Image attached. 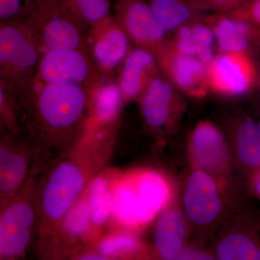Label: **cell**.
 Returning <instances> with one entry per match:
<instances>
[{
    "label": "cell",
    "mask_w": 260,
    "mask_h": 260,
    "mask_svg": "<svg viewBox=\"0 0 260 260\" xmlns=\"http://www.w3.org/2000/svg\"><path fill=\"white\" fill-rule=\"evenodd\" d=\"M112 138L110 131L88 126L81 138L41 179L37 194L41 246L50 244L63 219L102 167Z\"/></svg>",
    "instance_id": "cell-1"
},
{
    "label": "cell",
    "mask_w": 260,
    "mask_h": 260,
    "mask_svg": "<svg viewBox=\"0 0 260 260\" xmlns=\"http://www.w3.org/2000/svg\"><path fill=\"white\" fill-rule=\"evenodd\" d=\"M19 130L37 152L68 150L85 133L90 119L89 89L34 80L18 101Z\"/></svg>",
    "instance_id": "cell-2"
},
{
    "label": "cell",
    "mask_w": 260,
    "mask_h": 260,
    "mask_svg": "<svg viewBox=\"0 0 260 260\" xmlns=\"http://www.w3.org/2000/svg\"><path fill=\"white\" fill-rule=\"evenodd\" d=\"M42 51L24 22L0 26V79L18 101L31 88Z\"/></svg>",
    "instance_id": "cell-3"
},
{
    "label": "cell",
    "mask_w": 260,
    "mask_h": 260,
    "mask_svg": "<svg viewBox=\"0 0 260 260\" xmlns=\"http://www.w3.org/2000/svg\"><path fill=\"white\" fill-rule=\"evenodd\" d=\"M39 181L30 174L22 189L2 205L0 257L15 259L26 254L38 236L37 194Z\"/></svg>",
    "instance_id": "cell-4"
},
{
    "label": "cell",
    "mask_w": 260,
    "mask_h": 260,
    "mask_svg": "<svg viewBox=\"0 0 260 260\" xmlns=\"http://www.w3.org/2000/svg\"><path fill=\"white\" fill-rule=\"evenodd\" d=\"M24 23L31 30L43 53L54 49L88 51V30L60 0H35Z\"/></svg>",
    "instance_id": "cell-5"
},
{
    "label": "cell",
    "mask_w": 260,
    "mask_h": 260,
    "mask_svg": "<svg viewBox=\"0 0 260 260\" xmlns=\"http://www.w3.org/2000/svg\"><path fill=\"white\" fill-rule=\"evenodd\" d=\"M101 77L88 51L54 49L43 53L34 80L77 84L90 90Z\"/></svg>",
    "instance_id": "cell-6"
},
{
    "label": "cell",
    "mask_w": 260,
    "mask_h": 260,
    "mask_svg": "<svg viewBox=\"0 0 260 260\" xmlns=\"http://www.w3.org/2000/svg\"><path fill=\"white\" fill-rule=\"evenodd\" d=\"M114 17L125 30L130 40L155 54L169 45L167 32L145 0H117Z\"/></svg>",
    "instance_id": "cell-7"
},
{
    "label": "cell",
    "mask_w": 260,
    "mask_h": 260,
    "mask_svg": "<svg viewBox=\"0 0 260 260\" xmlns=\"http://www.w3.org/2000/svg\"><path fill=\"white\" fill-rule=\"evenodd\" d=\"M129 40L125 30L113 15L89 29L88 53L101 74L112 73L121 64L131 51Z\"/></svg>",
    "instance_id": "cell-8"
},
{
    "label": "cell",
    "mask_w": 260,
    "mask_h": 260,
    "mask_svg": "<svg viewBox=\"0 0 260 260\" xmlns=\"http://www.w3.org/2000/svg\"><path fill=\"white\" fill-rule=\"evenodd\" d=\"M9 132L2 136L0 148L1 205L15 196L28 180L32 173V153L37 152L28 140L22 143Z\"/></svg>",
    "instance_id": "cell-9"
},
{
    "label": "cell",
    "mask_w": 260,
    "mask_h": 260,
    "mask_svg": "<svg viewBox=\"0 0 260 260\" xmlns=\"http://www.w3.org/2000/svg\"><path fill=\"white\" fill-rule=\"evenodd\" d=\"M210 88L225 95L247 91L254 78L252 63L246 52H222L208 65Z\"/></svg>",
    "instance_id": "cell-10"
},
{
    "label": "cell",
    "mask_w": 260,
    "mask_h": 260,
    "mask_svg": "<svg viewBox=\"0 0 260 260\" xmlns=\"http://www.w3.org/2000/svg\"><path fill=\"white\" fill-rule=\"evenodd\" d=\"M158 64L172 83L191 95H201L210 88L208 65L198 56L185 55L174 50L172 43L156 54Z\"/></svg>",
    "instance_id": "cell-11"
},
{
    "label": "cell",
    "mask_w": 260,
    "mask_h": 260,
    "mask_svg": "<svg viewBox=\"0 0 260 260\" xmlns=\"http://www.w3.org/2000/svg\"><path fill=\"white\" fill-rule=\"evenodd\" d=\"M184 209L191 222L207 225L218 217L221 210L218 188L213 178L203 171L191 174L186 183Z\"/></svg>",
    "instance_id": "cell-12"
},
{
    "label": "cell",
    "mask_w": 260,
    "mask_h": 260,
    "mask_svg": "<svg viewBox=\"0 0 260 260\" xmlns=\"http://www.w3.org/2000/svg\"><path fill=\"white\" fill-rule=\"evenodd\" d=\"M158 59L155 53L144 47L131 49L121 63L118 84L123 98L133 100L143 95L157 75Z\"/></svg>",
    "instance_id": "cell-13"
},
{
    "label": "cell",
    "mask_w": 260,
    "mask_h": 260,
    "mask_svg": "<svg viewBox=\"0 0 260 260\" xmlns=\"http://www.w3.org/2000/svg\"><path fill=\"white\" fill-rule=\"evenodd\" d=\"M191 153L196 165L205 170L223 167L226 159L223 136L213 124L202 122L195 127L191 137Z\"/></svg>",
    "instance_id": "cell-14"
},
{
    "label": "cell",
    "mask_w": 260,
    "mask_h": 260,
    "mask_svg": "<svg viewBox=\"0 0 260 260\" xmlns=\"http://www.w3.org/2000/svg\"><path fill=\"white\" fill-rule=\"evenodd\" d=\"M89 122L99 126L112 127L120 112L124 99L118 83L102 78L89 90Z\"/></svg>",
    "instance_id": "cell-15"
},
{
    "label": "cell",
    "mask_w": 260,
    "mask_h": 260,
    "mask_svg": "<svg viewBox=\"0 0 260 260\" xmlns=\"http://www.w3.org/2000/svg\"><path fill=\"white\" fill-rule=\"evenodd\" d=\"M174 96L172 84L155 75L142 95V114L149 126L159 128L167 124L172 113Z\"/></svg>",
    "instance_id": "cell-16"
},
{
    "label": "cell",
    "mask_w": 260,
    "mask_h": 260,
    "mask_svg": "<svg viewBox=\"0 0 260 260\" xmlns=\"http://www.w3.org/2000/svg\"><path fill=\"white\" fill-rule=\"evenodd\" d=\"M138 218L140 225L151 221L167 204L169 189L158 173L148 171L136 180Z\"/></svg>",
    "instance_id": "cell-17"
},
{
    "label": "cell",
    "mask_w": 260,
    "mask_h": 260,
    "mask_svg": "<svg viewBox=\"0 0 260 260\" xmlns=\"http://www.w3.org/2000/svg\"><path fill=\"white\" fill-rule=\"evenodd\" d=\"M218 47L221 52H246L254 38V29L249 22L225 13L209 19Z\"/></svg>",
    "instance_id": "cell-18"
},
{
    "label": "cell",
    "mask_w": 260,
    "mask_h": 260,
    "mask_svg": "<svg viewBox=\"0 0 260 260\" xmlns=\"http://www.w3.org/2000/svg\"><path fill=\"white\" fill-rule=\"evenodd\" d=\"M185 221L180 212L171 210L162 214L155 229V243L160 256L171 259L177 256L184 242Z\"/></svg>",
    "instance_id": "cell-19"
},
{
    "label": "cell",
    "mask_w": 260,
    "mask_h": 260,
    "mask_svg": "<svg viewBox=\"0 0 260 260\" xmlns=\"http://www.w3.org/2000/svg\"><path fill=\"white\" fill-rule=\"evenodd\" d=\"M91 223V210L83 192L63 219L50 245L54 244V249L62 243L64 248L68 244L72 245L86 234Z\"/></svg>",
    "instance_id": "cell-20"
},
{
    "label": "cell",
    "mask_w": 260,
    "mask_h": 260,
    "mask_svg": "<svg viewBox=\"0 0 260 260\" xmlns=\"http://www.w3.org/2000/svg\"><path fill=\"white\" fill-rule=\"evenodd\" d=\"M153 14L167 32L194 22L200 13L191 0H148Z\"/></svg>",
    "instance_id": "cell-21"
},
{
    "label": "cell",
    "mask_w": 260,
    "mask_h": 260,
    "mask_svg": "<svg viewBox=\"0 0 260 260\" xmlns=\"http://www.w3.org/2000/svg\"><path fill=\"white\" fill-rule=\"evenodd\" d=\"M112 215L118 223L124 226L140 225L136 181L134 179H124L114 185Z\"/></svg>",
    "instance_id": "cell-22"
},
{
    "label": "cell",
    "mask_w": 260,
    "mask_h": 260,
    "mask_svg": "<svg viewBox=\"0 0 260 260\" xmlns=\"http://www.w3.org/2000/svg\"><path fill=\"white\" fill-rule=\"evenodd\" d=\"M67 10L87 28L111 16L109 0H60Z\"/></svg>",
    "instance_id": "cell-23"
},
{
    "label": "cell",
    "mask_w": 260,
    "mask_h": 260,
    "mask_svg": "<svg viewBox=\"0 0 260 260\" xmlns=\"http://www.w3.org/2000/svg\"><path fill=\"white\" fill-rule=\"evenodd\" d=\"M239 158L250 167L260 166V129L251 120L244 121L237 132Z\"/></svg>",
    "instance_id": "cell-24"
},
{
    "label": "cell",
    "mask_w": 260,
    "mask_h": 260,
    "mask_svg": "<svg viewBox=\"0 0 260 260\" xmlns=\"http://www.w3.org/2000/svg\"><path fill=\"white\" fill-rule=\"evenodd\" d=\"M217 256L222 260H260V250L249 238L235 234L219 244Z\"/></svg>",
    "instance_id": "cell-25"
},
{
    "label": "cell",
    "mask_w": 260,
    "mask_h": 260,
    "mask_svg": "<svg viewBox=\"0 0 260 260\" xmlns=\"http://www.w3.org/2000/svg\"><path fill=\"white\" fill-rule=\"evenodd\" d=\"M191 29L197 46L196 56L208 65L215 58L213 49L215 34L213 28L206 24L195 23L191 25Z\"/></svg>",
    "instance_id": "cell-26"
},
{
    "label": "cell",
    "mask_w": 260,
    "mask_h": 260,
    "mask_svg": "<svg viewBox=\"0 0 260 260\" xmlns=\"http://www.w3.org/2000/svg\"><path fill=\"white\" fill-rule=\"evenodd\" d=\"M35 0H0L2 23L23 22L32 9Z\"/></svg>",
    "instance_id": "cell-27"
},
{
    "label": "cell",
    "mask_w": 260,
    "mask_h": 260,
    "mask_svg": "<svg viewBox=\"0 0 260 260\" xmlns=\"http://www.w3.org/2000/svg\"><path fill=\"white\" fill-rule=\"evenodd\" d=\"M138 241L129 234H117L104 238L99 244L101 254L107 258L118 255L124 251L134 250Z\"/></svg>",
    "instance_id": "cell-28"
},
{
    "label": "cell",
    "mask_w": 260,
    "mask_h": 260,
    "mask_svg": "<svg viewBox=\"0 0 260 260\" xmlns=\"http://www.w3.org/2000/svg\"><path fill=\"white\" fill-rule=\"evenodd\" d=\"M114 187L93 204L90 205V210H91L92 224L94 226H102L112 215L113 201H114Z\"/></svg>",
    "instance_id": "cell-29"
},
{
    "label": "cell",
    "mask_w": 260,
    "mask_h": 260,
    "mask_svg": "<svg viewBox=\"0 0 260 260\" xmlns=\"http://www.w3.org/2000/svg\"><path fill=\"white\" fill-rule=\"evenodd\" d=\"M175 32L176 37L172 43L174 50L185 55L196 56L197 46L191 25L185 24Z\"/></svg>",
    "instance_id": "cell-30"
},
{
    "label": "cell",
    "mask_w": 260,
    "mask_h": 260,
    "mask_svg": "<svg viewBox=\"0 0 260 260\" xmlns=\"http://www.w3.org/2000/svg\"><path fill=\"white\" fill-rule=\"evenodd\" d=\"M247 1L249 0H191L200 11L210 10L217 13L231 11Z\"/></svg>",
    "instance_id": "cell-31"
},
{
    "label": "cell",
    "mask_w": 260,
    "mask_h": 260,
    "mask_svg": "<svg viewBox=\"0 0 260 260\" xmlns=\"http://www.w3.org/2000/svg\"><path fill=\"white\" fill-rule=\"evenodd\" d=\"M225 13L260 25V0H249Z\"/></svg>",
    "instance_id": "cell-32"
},
{
    "label": "cell",
    "mask_w": 260,
    "mask_h": 260,
    "mask_svg": "<svg viewBox=\"0 0 260 260\" xmlns=\"http://www.w3.org/2000/svg\"><path fill=\"white\" fill-rule=\"evenodd\" d=\"M79 259H107V258L104 257L102 254H87L80 256Z\"/></svg>",
    "instance_id": "cell-33"
},
{
    "label": "cell",
    "mask_w": 260,
    "mask_h": 260,
    "mask_svg": "<svg viewBox=\"0 0 260 260\" xmlns=\"http://www.w3.org/2000/svg\"><path fill=\"white\" fill-rule=\"evenodd\" d=\"M256 189H257L258 192L260 194V181L258 183L257 186H256Z\"/></svg>",
    "instance_id": "cell-34"
},
{
    "label": "cell",
    "mask_w": 260,
    "mask_h": 260,
    "mask_svg": "<svg viewBox=\"0 0 260 260\" xmlns=\"http://www.w3.org/2000/svg\"><path fill=\"white\" fill-rule=\"evenodd\" d=\"M258 127H259V129H260V122L259 123V124H258Z\"/></svg>",
    "instance_id": "cell-35"
}]
</instances>
